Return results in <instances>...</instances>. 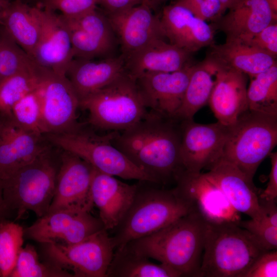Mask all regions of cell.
<instances>
[{"label": "cell", "instance_id": "cell-34", "mask_svg": "<svg viewBox=\"0 0 277 277\" xmlns=\"http://www.w3.org/2000/svg\"><path fill=\"white\" fill-rule=\"evenodd\" d=\"M24 230L14 222L0 223V277H8L23 247Z\"/></svg>", "mask_w": 277, "mask_h": 277}, {"label": "cell", "instance_id": "cell-26", "mask_svg": "<svg viewBox=\"0 0 277 277\" xmlns=\"http://www.w3.org/2000/svg\"><path fill=\"white\" fill-rule=\"evenodd\" d=\"M126 72L125 58L120 54L99 61L73 58L66 75L80 101L105 87Z\"/></svg>", "mask_w": 277, "mask_h": 277}, {"label": "cell", "instance_id": "cell-48", "mask_svg": "<svg viewBox=\"0 0 277 277\" xmlns=\"http://www.w3.org/2000/svg\"><path fill=\"white\" fill-rule=\"evenodd\" d=\"M12 0H0V15L3 10Z\"/></svg>", "mask_w": 277, "mask_h": 277}, {"label": "cell", "instance_id": "cell-1", "mask_svg": "<svg viewBox=\"0 0 277 277\" xmlns=\"http://www.w3.org/2000/svg\"><path fill=\"white\" fill-rule=\"evenodd\" d=\"M182 122L149 110L131 127L114 131L111 143L154 183H175L185 170L180 156Z\"/></svg>", "mask_w": 277, "mask_h": 277}, {"label": "cell", "instance_id": "cell-29", "mask_svg": "<svg viewBox=\"0 0 277 277\" xmlns=\"http://www.w3.org/2000/svg\"><path fill=\"white\" fill-rule=\"evenodd\" d=\"M125 245L115 250L106 277H179L169 266L150 262Z\"/></svg>", "mask_w": 277, "mask_h": 277}, {"label": "cell", "instance_id": "cell-5", "mask_svg": "<svg viewBox=\"0 0 277 277\" xmlns=\"http://www.w3.org/2000/svg\"><path fill=\"white\" fill-rule=\"evenodd\" d=\"M51 147L29 164L2 181L7 209L15 210L17 219L28 210L41 217L47 213L55 189L60 154Z\"/></svg>", "mask_w": 277, "mask_h": 277}, {"label": "cell", "instance_id": "cell-47", "mask_svg": "<svg viewBox=\"0 0 277 277\" xmlns=\"http://www.w3.org/2000/svg\"><path fill=\"white\" fill-rule=\"evenodd\" d=\"M271 11L277 14V0H265Z\"/></svg>", "mask_w": 277, "mask_h": 277}, {"label": "cell", "instance_id": "cell-37", "mask_svg": "<svg viewBox=\"0 0 277 277\" xmlns=\"http://www.w3.org/2000/svg\"><path fill=\"white\" fill-rule=\"evenodd\" d=\"M238 225L246 229L264 251L277 249V227L251 219Z\"/></svg>", "mask_w": 277, "mask_h": 277}, {"label": "cell", "instance_id": "cell-24", "mask_svg": "<svg viewBox=\"0 0 277 277\" xmlns=\"http://www.w3.org/2000/svg\"><path fill=\"white\" fill-rule=\"evenodd\" d=\"M273 22H277V14L265 0H239L211 24L225 34L226 39L245 41Z\"/></svg>", "mask_w": 277, "mask_h": 277}, {"label": "cell", "instance_id": "cell-11", "mask_svg": "<svg viewBox=\"0 0 277 277\" xmlns=\"http://www.w3.org/2000/svg\"><path fill=\"white\" fill-rule=\"evenodd\" d=\"M229 130V126L218 121L202 124L193 119L182 120L180 156L185 170L200 173L217 162L222 157Z\"/></svg>", "mask_w": 277, "mask_h": 277}, {"label": "cell", "instance_id": "cell-45", "mask_svg": "<svg viewBox=\"0 0 277 277\" xmlns=\"http://www.w3.org/2000/svg\"><path fill=\"white\" fill-rule=\"evenodd\" d=\"M167 1L168 0H144L143 2L148 4L154 11Z\"/></svg>", "mask_w": 277, "mask_h": 277}, {"label": "cell", "instance_id": "cell-42", "mask_svg": "<svg viewBox=\"0 0 277 277\" xmlns=\"http://www.w3.org/2000/svg\"><path fill=\"white\" fill-rule=\"evenodd\" d=\"M269 156L271 162L269 182L266 188L259 195L260 199L265 201L276 200L277 197V152H271Z\"/></svg>", "mask_w": 277, "mask_h": 277}, {"label": "cell", "instance_id": "cell-14", "mask_svg": "<svg viewBox=\"0 0 277 277\" xmlns=\"http://www.w3.org/2000/svg\"><path fill=\"white\" fill-rule=\"evenodd\" d=\"M174 187L178 194L189 202L207 222L235 223L241 220L240 212L231 205L217 185L206 173L184 171Z\"/></svg>", "mask_w": 277, "mask_h": 277}, {"label": "cell", "instance_id": "cell-41", "mask_svg": "<svg viewBox=\"0 0 277 277\" xmlns=\"http://www.w3.org/2000/svg\"><path fill=\"white\" fill-rule=\"evenodd\" d=\"M244 42L276 58L277 22L271 23L250 38Z\"/></svg>", "mask_w": 277, "mask_h": 277}, {"label": "cell", "instance_id": "cell-15", "mask_svg": "<svg viewBox=\"0 0 277 277\" xmlns=\"http://www.w3.org/2000/svg\"><path fill=\"white\" fill-rule=\"evenodd\" d=\"M61 15L70 32L74 58L92 60L115 55L118 43L105 13L96 8L76 17Z\"/></svg>", "mask_w": 277, "mask_h": 277}, {"label": "cell", "instance_id": "cell-9", "mask_svg": "<svg viewBox=\"0 0 277 277\" xmlns=\"http://www.w3.org/2000/svg\"><path fill=\"white\" fill-rule=\"evenodd\" d=\"M43 244L47 262L72 271L75 277H106L114 252L111 237L105 229L73 244Z\"/></svg>", "mask_w": 277, "mask_h": 277}, {"label": "cell", "instance_id": "cell-13", "mask_svg": "<svg viewBox=\"0 0 277 277\" xmlns=\"http://www.w3.org/2000/svg\"><path fill=\"white\" fill-rule=\"evenodd\" d=\"M105 229L100 217L89 211L61 210L38 217L24 230L28 238L45 244L71 245L78 243Z\"/></svg>", "mask_w": 277, "mask_h": 277}, {"label": "cell", "instance_id": "cell-8", "mask_svg": "<svg viewBox=\"0 0 277 277\" xmlns=\"http://www.w3.org/2000/svg\"><path fill=\"white\" fill-rule=\"evenodd\" d=\"M114 131L98 135L81 126L74 131L44 134L53 146L71 152L104 173L126 180L154 183L111 143Z\"/></svg>", "mask_w": 277, "mask_h": 277}, {"label": "cell", "instance_id": "cell-36", "mask_svg": "<svg viewBox=\"0 0 277 277\" xmlns=\"http://www.w3.org/2000/svg\"><path fill=\"white\" fill-rule=\"evenodd\" d=\"M41 102L37 88L18 101L12 107V121L23 129L43 135Z\"/></svg>", "mask_w": 277, "mask_h": 277}, {"label": "cell", "instance_id": "cell-10", "mask_svg": "<svg viewBox=\"0 0 277 277\" xmlns=\"http://www.w3.org/2000/svg\"><path fill=\"white\" fill-rule=\"evenodd\" d=\"M37 92L41 102L43 134L69 132L78 128L79 98L66 75L37 64Z\"/></svg>", "mask_w": 277, "mask_h": 277}, {"label": "cell", "instance_id": "cell-38", "mask_svg": "<svg viewBox=\"0 0 277 277\" xmlns=\"http://www.w3.org/2000/svg\"><path fill=\"white\" fill-rule=\"evenodd\" d=\"M44 9L55 12L67 18L83 15L97 8L98 0H41Z\"/></svg>", "mask_w": 277, "mask_h": 277}, {"label": "cell", "instance_id": "cell-27", "mask_svg": "<svg viewBox=\"0 0 277 277\" xmlns=\"http://www.w3.org/2000/svg\"><path fill=\"white\" fill-rule=\"evenodd\" d=\"M205 58L214 64L236 70L250 77L277 63L276 58L243 41L226 39L209 46Z\"/></svg>", "mask_w": 277, "mask_h": 277}, {"label": "cell", "instance_id": "cell-21", "mask_svg": "<svg viewBox=\"0 0 277 277\" xmlns=\"http://www.w3.org/2000/svg\"><path fill=\"white\" fill-rule=\"evenodd\" d=\"M209 62L215 73L208 104L219 122L227 126L233 125L248 109L247 75Z\"/></svg>", "mask_w": 277, "mask_h": 277}, {"label": "cell", "instance_id": "cell-4", "mask_svg": "<svg viewBox=\"0 0 277 277\" xmlns=\"http://www.w3.org/2000/svg\"><path fill=\"white\" fill-rule=\"evenodd\" d=\"M263 252L238 224L207 222L198 277H244Z\"/></svg>", "mask_w": 277, "mask_h": 277}, {"label": "cell", "instance_id": "cell-46", "mask_svg": "<svg viewBox=\"0 0 277 277\" xmlns=\"http://www.w3.org/2000/svg\"><path fill=\"white\" fill-rule=\"evenodd\" d=\"M222 6V9L223 14L226 10L234 5L239 0H219Z\"/></svg>", "mask_w": 277, "mask_h": 277}, {"label": "cell", "instance_id": "cell-31", "mask_svg": "<svg viewBox=\"0 0 277 277\" xmlns=\"http://www.w3.org/2000/svg\"><path fill=\"white\" fill-rule=\"evenodd\" d=\"M250 78L247 90L248 109L277 115V63Z\"/></svg>", "mask_w": 277, "mask_h": 277}, {"label": "cell", "instance_id": "cell-16", "mask_svg": "<svg viewBox=\"0 0 277 277\" xmlns=\"http://www.w3.org/2000/svg\"><path fill=\"white\" fill-rule=\"evenodd\" d=\"M39 26V36L32 58L39 66L66 75L73 59L68 28L60 14L34 7Z\"/></svg>", "mask_w": 277, "mask_h": 277}, {"label": "cell", "instance_id": "cell-51", "mask_svg": "<svg viewBox=\"0 0 277 277\" xmlns=\"http://www.w3.org/2000/svg\"><path fill=\"white\" fill-rule=\"evenodd\" d=\"M0 81H1V80H0Z\"/></svg>", "mask_w": 277, "mask_h": 277}, {"label": "cell", "instance_id": "cell-22", "mask_svg": "<svg viewBox=\"0 0 277 277\" xmlns=\"http://www.w3.org/2000/svg\"><path fill=\"white\" fill-rule=\"evenodd\" d=\"M137 187L94 168L91 196L106 230H112L118 225L132 204Z\"/></svg>", "mask_w": 277, "mask_h": 277}, {"label": "cell", "instance_id": "cell-33", "mask_svg": "<svg viewBox=\"0 0 277 277\" xmlns=\"http://www.w3.org/2000/svg\"><path fill=\"white\" fill-rule=\"evenodd\" d=\"M9 277H73V275L48 262H40L35 249L28 244L19 250Z\"/></svg>", "mask_w": 277, "mask_h": 277}, {"label": "cell", "instance_id": "cell-43", "mask_svg": "<svg viewBox=\"0 0 277 277\" xmlns=\"http://www.w3.org/2000/svg\"><path fill=\"white\" fill-rule=\"evenodd\" d=\"M144 0H98V5L101 6L106 14L119 12L143 2Z\"/></svg>", "mask_w": 277, "mask_h": 277}, {"label": "cell", "instance_id": "cell-44", "mask_svg": "<svg viewBox=\"0 0 277 277\" xmlns=\"http://www.w3.org/2000/svg\"><path fill=\"white\" fill-rule=\"evenodd\" d=\"M7 210L3 195L2 181L0 180V223L4 221L3 217Z\"/></svg>", "mask_w": 277, "mask_h": 277}, {"label": "cell", "instance_id": "cell-7", "mask_svg": "<svg viewBox=\"0 0 277 277\" xmlns=\"http://www.w3.org/2000/svg\"><path fill=\"white\" fill-rule=\"evenodd\" d=\"M276 144L277 115L248 109L229 126L221 159L234 165L253 182L259 166Z\"/></svg>", "mask_w": 277, "mask_h": 277}, {"label": "cell", "instance_id": "cell-6", "mask_svg": "<svg viewBox=\"0 0 277 277\" xmlns=\"http://www.w3.org/2000/svg\"><path fill=\"white\" fill-rule=\"evenodd\" d=\"M89 113L88 123L102 130L122 131L142 120L148 111L136 80L127 72L79 101Z\"/></svg>", "mask_w": 277, "mask_h": 277}, {"label": "cell", "instance_id": "cell-18", "mask_svg": "<svg viewBox=\"0 0 277 277\" xmlns=\"http://www.w3.org/2000/svg\"><path fill=\"white\" fill-rule=\"evenodd\" d=\"M160 19L166 39L192 54L215 43L213 25L176 1L163 8Z\"/></svg>", "mask_w": 277, "mask_h": 277}, {"label": "cell", "instance_id": "cell-20", "mask_svg": "<svg viewBox=\"0 0 277 277\" xmlns=\"http://www.w3.org/2000/svg\"><path fill=\"white\" fill-rule=\"evenodd\" d=\"M0 180L31 162L51 146L44 136L28 131L10 118L1 117Z\"/></svg>", "mask_w": 277, "mask_h": 277}, {"label": "cell", "instance_id": "cell-17", "mask_svg": "<svg viewBox=\"0 0 277 277\" xmlns=\"http://www.w3.org/2000/svg\"><path fill=\"white\" fill-rule=\"evenodd\" d=\"M194 63L171 72H146L136 79L147 109L159 114L175 117L183 102Z\"/></svg>", "mask_w": 277, "mask_h": 277}, {"label": "cell", "instance_id": "cell-30", "mask_svg": "<svg viewBox=\"0 0 277 277\" xmlns=\"http://www.w3.org/2000/svg\"><path fill=\"white\" fill-rule=\"evenodd\" d=\"M215 73L213 65L205 58L194 64L175 117L181 120H192L196 112L208 104L214 85Z\"/></svg>", "mask_w": 277, "mask_h": 277}, {"label": "cell", "instance_id": "cell-2", "mask_svg": "<svg viewBox=\"0 0 277 277\" xmlns=\"http://www.w3.org/2000/svg\"><path fill=\"white\" fill-rule=\"evenodd\" d=\"M206 227V221L193 211L126 245L136 253L173 269L181 276L198 277Z\"/></svg>", "mask_w": 277, "mask_h": 277}, {"label": "cell", "instance_id": "cell-19", "mask_svg": "<svg viewBox=\"0 0 277 277\" xmlns=\"http://www.w3.org/2000/svg\"><path fill=\"white\" fill-rule=\"evenodd\" d=\"M124 58L157 38L166 39L160 19L146 3L106 14Z\"/></svg>", "mask_w": 277, "mask_h": 277}, {"label": "cell", "instance_id": "cell-49", "mask_svg": "<svg viewBox=\"0 0 277 277\" xmlns=\"http://www.w3.org/2000/svg\"><path fill=\"white\" fill-rule=\"evenodd\" d=\"M1 118H0V125H1Z\"/></svg>", "mask_w": 277, "mask_h": 277}, {"label": "cell", "instance_id": "cell-23", "mask_svg": "<svg viewBox=\"0 0 277 277\" xmlns=\"http://www.w3.org/2000/svg\"><path fill=\"white\" fill-rule=\"evenodd\" d=\"M206 174L236 211L256 221L261 219L262 209L257 189L236 166L221 159Z\"/></svg>", "mask_w": 277, "mask_h": 277}, {"label": "cell", "instance_id": "cell-50", "mask_svg": "<svg viewBox=\"0 0 277 277\" xmlns=\"http://www.w3.org/2000/svg\"><path fill=\"white\" fill-rule=\"evenodd\" d=\"M39 2L41 1V0H38Z\"/></svg>", "mask_w": 277, "mask_h": 277}, {"label": "cell", "instance_id": "cell-39", "mask_svg": "<svg viewBox=\"0 0 277 277\" xmlns=\"http://www.w3.org/2000/svg\"><path fill=\"white\" fill-rule=\"evenodd\" d=\"M188 8L196 16L213 23L223 14L219 0H175Z\"/></svg>", "mask_w": 277, "mask_h": 277}, {"label": "cell", "instance_id": "cell-35", "mask_svg": "<svg viewBox=\"0 0 277 277\" xmlns=\"http://www.w3.org/2000/svg\"><path fill=\"white\" fill-rule=\"evenodd\" d=\"M36 66L33 59L3 32L0 35L1 81L18 72L34 71Z\"/></svg>", "mask_w": 277, "mask_h": 277}, {"label": "cell", "instance_id": "cell-3", "mask_svg": "<svg viewBox=\"0 0 277 277\" xmlns=\"http://www.w3.org/2000/svg\"><path fill=\"white\" fill-rule=\"evenodd\" d=\"M194 211L175 188H140L128 210L112 230L114 250L150 235Z\"/></svg>", "mask_w": 277, "mask_h": 277}, {"label": "cell", "instance_id": "cell-32", "mask_svg": "<svg viewBox=\"0 0 277 277\" xmlns=\"http://www.w3.org/2000/svg\"><path fill=\"white\" fill-rule=\"evenodd\" d=\"M37 66L34 71L18 72L0 82L1 117L11 118L13 106L26 95L36 89Z\"/></svg>", "mask_w": 277, "mask_h": 277}, {"label": "cell", "instance_id": "cell-28", "mask_svg": "<svg viewBox=\"0 0 277 277\" xmlns=\"http://www.w3.org/2000/svg\"><path fill=\"white\" fill-rule=\"evenodd\" d=\"M3 32L31 58L39 36V26L34 7L23 0H12L0 15Z\"/></svg>", "mask_w": 277, "mask_h": 277}, {"label": "cell", "instance_id": "cell-40", "mask_svg": "<svg viewBox=\"0 0 277 277\" xmlns=\"http://www.w3.org/2000/svg\"><path fill=\"white\" fill-rule=\"evenodd\" d=\"M276 249L262 252L254 261L244 277H276Z\"/></svg>", "mask_w": 277, "mask_h": 277}, {"label": "cell", "instance_id": "cell-25", "mask_svg": "<svg viewBox=\"0 0 277 277\" xmlns=\"http://www.w3.org/2000/svg\"><path fill=\"white\" fill-rule=\"evenodd\" d=\"M192 53L157 38L125 58L127 73L136 79L146 72H171L193 63Z\"/></svg>", "mask_w": 277, "mask_h": 277}, {"label": "cell", "instance_id": "cell-12", "mask_svg": "<svg viewBox=\"0 0 277 277\" xmlns=\"http://www.w3.org/2000/svg\"><path fill=\"white\" fill-rule=\"evenodd\" d=\"M62 151L55 192L47 213L61 210L90 212L94 206L91 193L94 167L78 156Z\"/></svg>", "mask_w": 277, "mask_h": 277}]
</instances>
